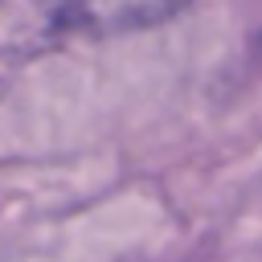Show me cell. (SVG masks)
<instances>
[{
	"label": "cell",
	"mask_w": 262,
	"mask_h": 262,
	"mask_svg": "<svg viewBox=\"0 0 262 262\" xmlns=\"http://www.w3.org/2000/svg\"><path fill=\"white\" fill-rule=\"evenodd\" d=\"M188 0H33V25L49 33H127L168 20Z\"/></svg>",
	"instance_id": "6da1fadb"
}]
</instances>
